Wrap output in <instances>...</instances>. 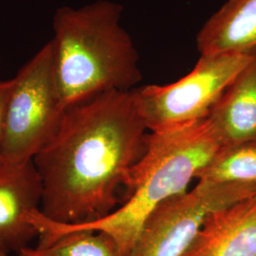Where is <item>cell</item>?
Here are the masks:
<instances>
[{"label":"cell","mask_w":256,"mask_h":256,"mask_svg":"<svg viewBox=\"0 0 256 256\" xmlns=\"http://www.w3.org/2000/svg\"><path fill=\"white\" fill-rule=\"evenodd\" d=\"M133 90L104 92L64 110L34 158L43 182L40 212L48 220L90 223L126 202L150 134Z\"/></svg>","instance_id":"obj_1"},{"label":"cell","mask_w":256,"mask_h":256,"mask_svg":"<svg viewBox=\"0 0 256 256\" xmlns=\"http://www.w3.org/2000/svg\"><path fill=\"white\" fill-rule=\"evenodd\" d=\"M222 146L210 120L150 132L146 153L132 173L130 189L119 208L90 223L70 225L48 220L40 210L30 218L38 232V246L77 230L102 232L130 254L147 218L168 200L188 192L202 168Z\"/></svg>","instance_id":"obj_2"},{"label":"cell","mask_w":256,"mask_h":256,"mask_svg":"<svg viewBox=\"0 0 256 256\" xmlns=\"http://www.w3.org/2000/svg\"><path fill=\"white\" fill-rule=\"evenodd\" d=\"M122 12L110 0L56 10L50 42L64 110L104 92L133 90L142 81L138 52L120 25Z\"/></svg>","instance_id":"obj_3"},{"label":"cell","mask_w":256,"mask_h":256,"mask_svg":"<svg viewBox=\"0 0 256 256\" xmlns=\"http://www.w3.org/2000/svg\"><path fill=\"white\" fill-rule=\"evenodd\" d=\"M64 111L55 82L52 45L48 42L14 78L5 113L3 162L34 160L54 134Z\"/></svg>","instance_id":"obj_4"},{"label":"cell","mask_w":256,"mask_h":256,"mask_svg":"<svg viewBox=\"0 0 256 256\" xmlns=\"http://www.w3.org/2000/svg\"><path fill=\"white\" fill-rule=\"evenodd\" d=\"M256 54H206L192 72L167 86L135 88L138 108L150 132L208 118L230 84Z\"/></svg>","instance_id":"obj_5"},{"label":"cell","mask_w":256,"mask_h":256,"mask_svg":"<svg viewBox=\"0 0 256 256\" xmlns=\"http://www.w3.org/2000/svg\"><path fill=\"white\" fill-rule=\"evenodd\" d=\"M254 194L256 184L198 182L147 218L128 256H182L210 212Z\"/></svg>","instance_id":"obj_6"},{"label":"cell","mask_w":256,"mask_h":256,"mask_svg":"<svg viewBox=\"0 0 256 256\" xmlns=\"http://www.w3.org/2000/svg\"><path fill=\"white\" fill-rule=\"evenodd\" d=\"M43 182L34 160L0 165V248L19 254L38 238L28 218L40 210Z\"/></svg>","instance_id":"obj_7"},{"label":"cell","mask_w":256,"mask_h":256,"mask_svg":"<svg viewBox=\"0 0 256 256\" xmlns=\"http://www.w3.org/2000/svg\"><path fill=\"white\" fill-rule=\"evenodd\" d=\"M182 256H256V194L210 212Z\"/></svg>","instance_id":"obj_8"},{"label":"cell","mask_w":256,"mask_h":256,"mask_svg":"<svg viewBox=\"0 0 256 256\" xmlns=\"http://www.w3.org/2000/svg\"><path fill=\"white\" fill-rule=\"evenodd\" d=\"M200 55L256 54V0H228L196 37Z\"/></svg>","instance_id":"obj_9"},{"label":"cell","mask_w":256,"mask_h":256,"mask_svg":"<svg viewBox=\"0 0 256 256\" xmlns=\"http://www.w3.org/2000/svg\"><path fill=\"white\" fill-rule=\"evenodd\" d=\"M222 146L256 140V54L208 116Z\"/></svg>","instance_id":"obj_10"},{"label":"cell","mask_w":256,"mask_h":256,"mask_svg":"<svg viewBox=\"0 0 256 256\" xmlns=\"http://www.w3.org/2000/svg\"><path fill=\"white\" fill-rule=\"evenodd\" d=\"M196 180L214 184H256V140L220 147Z\"/></svg>","instance_id":"obj_11"},{"label":"cell","mask_w":256,"mask_h":256,"mask_svg":"<svg viewBox=\"0 0 256 256\" xmlns=\"http://www.w3.org/2000/svg\"><path fill=\"white\" fill-rule=\"evenodd\" d=\"M18 256H124L110 234L88 230H72L46 246L23 248Z\"/></svg>","instance_id":"obj_12"},{"label":"cell","mask_w":256,"mask_h":256,"mask_svg":"<svg viewBox=\"0 0 256 256\" xmlns=\"http://www.w3.org/2000/svg\"><path fill=\"white\" fill-rule=\"evenodd\" d=\"M14 84V79L8 81H0V165L3 164L2 158V146L4 138V122L7 102L9 100L10 93Z\"/></svg>","instance_id":"obj_13"},{"label":"cell","mask_w":256,"mask_h":256,"mask_svg":"<svg viewBox=\"0 0 256 256\" xmlns=\"http://www.w3.org/2000/svg\"><path fill=\"white\" fill-rule=\"evenodd\" d=\"M0 256H9L8 254H6L5 252H3L1 248H0Z\"/></svg>","instance_id":"obj_14"}]
</instances>
